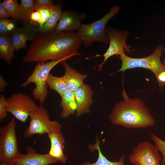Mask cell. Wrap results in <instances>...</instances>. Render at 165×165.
Masks as SVG:
<instances>
[{"label": "cell", "mask_w": 165, "mask_h": 165, "mask_svg": "<svg viewBox=\"0 0 165 165\" xmlns=\"http://www.w3.org/2000/svg\"><path fill=\"white\" fill-rule=\"evenodd\" d=\"M14 47L10 35H0V58L11 64L14 57Z\"/></svg>", "instance_id": "cell-19"}, {"label": "cell", "mask_w": 165, "mask_h": 165, "mask_svg": "<svg viewBox=\"0 0 165 165\" xmlns=\"http://www.w3.org/2000/svg\"><path fill=\"white\" fill-rule=\"evenodd\" d=\"M81 54L78 52L75 53L59 60L51 61L42 64L38 63L35 66L31 74L19 87H25L31 83H34L35 87L32 90V95L35 99L38 100L40 105H42L48 95L46 80L51 70L59 63Z\"/></svg>", "instance_id": "cell-3"}, {"label": "cell", "mask_w": 165, "mask_h": 165, "mask_svg": "<svg viewBox=\"0 0 165 165\" xmlns=\"http://www.w3.org/2000/svg\"><path fill=\"white\" fill-rule=\"evenodd\" d=\"M62 126L57 121H53L49 128L47 134L50 142L48 153L63 164L68 160L64 152L65 138L61 132Z\"/></svg>", "instance_id": "cell-11"}, {"label": "cell", "mask_w": 165, "mask_h": 165, "mask_svg": "<svg viewBox=\"0 0 165 165\" xmlns=\"http://www.w3.org/2000/svg\"><path fill=\"white\" fill-rule=\"evenodd\" d=\"M46 83L50 89L56 91L61 97L69 90L64 76L57 77L50 73Z\"/></svg>", "instance_id": "cell-21"}, {"label": "cell", "mask_w": 165, "mask_h": 165, "mask_svg": "<svg viewBox=\"0 0 165 165\" xmlns=\"http://www.w3.org/2000/svg\"><path fill=\"white\" fill-rule=\"evenodd\" d=\"M61 97L60 106L62 109L61 115L62 118H65L76 112L77 105L75 91L69 90Z\"/></svg>", "instance_id": "cell-18"}, {"label": "cell", "mask_w": 165, "mask_h": 165, "mask_svg": "<svg viewBox=\"0 0 165 165\" xmlns=\"http://www.w3.org/2000/svg\"><path fill=\"white\" fill-rule=\"evenodd\" d=\"M82 44L74 31L39 32L30 45L22 62L42 64L57 61L77 52Z\"/></svg>", "instance_id": "cell-1"}, {"label": "cell", "mask_w": 165, "mask_h": 165, "mask_svg": "<svg viewBox=\"0 0 165 165\" xmlns=\"http://www.w3.org/2000/svg\"><path fill=\"white\" fill-rule=\"evenodd\" d=\"M163 48L159 45L150 55L141 58H134L127 56L125 54L119 58L122 61V66L118 72H124L126 70L136 68H141L149 69L155 76L165 66L161 62L160 57Z\"/></svg>", "instance_id": "cell-6"}, {"label": "cell", "mask_w": 165, "mask_h": 165, "mask_svg": "<svg viewBox=\"0 0 165 165\" xmlns=\"http://www.w3.org/2000/svg\"><path fill=\"white\" fill-rule=\"evenodd\" d=\"M39 32L38 27L30 23H24L23 26L18 28L11 36L15 51L26 48L27 41H33Z\"/></svg>", "instance_id": "cell-12"}, {"label": "cell", "mask_w": 165, "mask_h": 165, "mask_svg": "<svg viewBox=\"0 0 165 165\" xmlns=\"http://www.w3.org/2000/svg\"><path fill=\"white\" fill-rule=\"evenodd\" d=\"M120 9L119 6H114L108 13L100 20L90 24H82L77 33L82 44L86 47L95 42L108 44L109 41L106 31V24L119 13Z\"/></svg>", "instance_id": "cell-4"}, {"label": "cell", "mask_w": 165, "mask_h": 165, "mask_svg": "<svg viewBox=\"0 0 165 165\" xmlns=\"http://www.w3.org/2000/svg\"><path fill=\"white\" fill-rule=\"evenodd\" d=\"M106 33L109 41V45L106 52L102 55L104 57L103 61L98 66L100 71L106 61L114 55L121 56L124 55V50L128 53L130 52V50L126 43L129 33L127 30L120 31L112 28H106Z\"/></svg>", "instance_id": "cell-9"}, {"label": "cell", "mask_w": 165, "mask_h": 165, "mask_svg": "<svg viewBox=\"0 0 165 165\" xmlns=\"http://www.w3.org/2000/svg\"><path fill=\"white\" fill-rule=\"evenodd\" d=\"M29 126L24 131V137L31 138L36 134H47L52 121L47 110L40 105L30 114Z\"/></svg>", "instance_id": "cell-10"}, {"label": "cell", "mask_w": 165, "mask_h": 165, "mask_svg": "<svg viewBox=\"0 0 165 165\" xmlns=\"http://www.w3.org/2000/svg\"><path fill=\"white\" fill-rule=\"evenodd\" d=\"M11 17L15 20H22L20 6L17 0H4L2 2Z\"/></svg>", "instance_id": "cell-23"}, {"label": "cell", "mask_w": 165, "mask_h": 165, "mask_svg": "<svg viewBox=\"0 0 165 165\" xmlns=\"http://www.w3.org/2000/svg\"><path fill=\"white\" fill-rule=\"evenodd\" d=\"M41 14L38 10H35L31 14L30 20L31 24L32 23H37L38 24L41 20Z\"/></svg>", "instance_id": "cell-29"}, {"label": "cell", "mask_w": 165, "mask_h": 165, "mask_svg": "<svg viewBox=\"0 0 165 165\" xmlns=\"http://www.w3.org/2000/svg\"><path fill=\"white\" fill-rule=\"evenodd\" d=\"M62 13L60 6L54 5L51 10L49 19L42 28L39 30V32H50L55 31Z\"/></svg>", "instance_id": "cell-20"}, {"label": "cell", "mask_w": 165, "mask_h": 165, "mask_svg": "<svg viewBox=\"0 0 165 165\" xmlns=\"http://www.w3.org/2000/svg\"><path fill=\"white\" fill-rule=\"evenodd\" d=\"M122 96L123 100L116 104L109 116L112 123L130 129L147 128L154 125L155 120L142 100L129 98L124 90Z\"/></svg>", "instance_id": "cell-2"}, {"label": "cell", "mask_w": 165, "mask_h": 165, "mask_svg": "<svg viewBox=\"0 0 165 165\" xmlns=\"http://www.w3.org/2000/svg\"><path fill=\"white\" fill-rule=\"evenodd\" d=\"M8 85L7 82L5 79L4 77L0 75V92H3Z\"/></svg>", "instance_id": "cell-32"}, {"label": "cell", "mask_w": 165, "mask_h": 165, "mask_svg": "<svg viewBox=\"0 0 165 165\" xmlns=\"http://www.w3.org/2000/svg\"><path fill=\"white\" fill-rule=\"evenodd\" d=\"M17 28L14 19L0 20V35H11Z\"/></svg>", "instance_id": "cell-24"}, {"label": "cell", "mask_w": 165, "mask_h": 165, "mask_svg": "<svg viewBox=\"0 0 165 165\" xmlns=\"http://www.w3.org/2000/svg\"><path fill=\"white\" fill-rule=\"evenodd\" d=\"M0 165H20L18 163H16L14 164H0Z\"/></svg>", "instance_id": "cell-33"}, {"label": "cell", "mask_w": 165, "mask_h": 165, "mask_svg": "<svg viewBox=\"0 0 165 165\" xmlns=\"http://www.w3.org/2000/svg\"><path fill=\"white\" fill-rule=\"evenodd\" d=\"M86 16V13H77L68 10L63 12L55 31L57 32L78 31L82 24L81 21Z\"/></svg>", "instance_id": "cell-14"}, {"label": "cell", "mask_w": 165, "mask_h": 165, "mask_svg": "<svg viewBox=\"0 0 165 165\" xmlns=\"http://www.w3.org/2000/svg\"><path fill=\"white\" fill-rule=\"evenodd\" d=\"M54 5L51 0H36L35 1V10L40 8L52 9Z\"/></svg>", "instance_id": "cell-28"}, {"label": "cell", "mask_w": 165, "mask_h": 165, "mask_svg": "<svg viewBox=\"0 0 165 165\" xmlns=\"http://www.w3.org/2000/svg\"><path fill=\"white\" fill-rule=\"evenodd\" d=\"M164 51H165V49H164ZM162 63L165 66V58L164 60L162 62Z\"/></svg>", "instance_id": "cell-34"}, {"label": "cell", "mask_w": 165, "mask_h": 165, "mask_svg": "<svg viewBox=\"0 0 165 165\" xmlns=\"http://www.w3.org/2000/svg\"><path fill=\"white\" fill-rule=\"evenodd\" d=\"M14 117L0 128V164H13L22 154L19 150Z\"/></svg>", "instance_id": "cell-5"}, {"label": "cell", "mask_w": 165, "mask_h": 165, "mask_svg": "<svg viewBox=\"0 0 165 165\" xmlns=\"http://www.w3.org/2000/svg\"><path fill=\"white\" fill-rule=\"evenodd\" d=\"M150 134L151 140L154 142V145L162 155V159L161 163L162 165H165V141H163L158 137L151 132Z\"/></svg>", "instance_id": "cell-25"}, {"label": "cell", "mask_w": 165, "mask_h": 165, "mask_svg": "<svg viewBox=\"0 0 165 165\" xmlns=\"http://www.w3.org/2000/svg\"><path fill=\"white\" fill-rule=\"evenodd\" d=\"M19 6L24 23H30V15L35 11V1L21 0Z\"/></svg>", "instance_id": "cell-22"}, {"label": "cell", "mask_w": 165, "mask_h": 165, "mask_svg": "<svg viewBox=\"0 0 165 165\" xmlns=\"http://www.w3.org/2000/svg\"><path fill=\"white\" fill-rule=\"evenodd\" d=\"M63 62L65 70L64 76L68 89L75 91L84 84L83 81L87 76L71 68L66 62Z\"/></svg>", "instance_id": "cell-16"}, {"label": "cell", "mask_w": 165, "mask_h": 165, "mask_svg": "<svg viewBox=\"0 0 165 165\" xmlns=\"http://www.w3.org/2000/svg\"><path fill=\"white\" fill-rule=\"evenodd\" d=\"M89 150L93 152L97 150L98 157L96 161L94 163H91L88 161L82 163L80 165H126L124 163L125 156H121L118 161H112L109 160L102 153L100 147V141L98 140V137L96 136L95 143L93 145H88Z\"/></svg>", "instance_id": "cell-17"}, {"label": "cell", "mask_w": 165, "mask_h": 165, "mask_svg": "<svg viewBox=\"0 0 165 165\" xmlns=\"http://www.w3.org/2000/svg\"><path fill=\"white\" fill-rule=\"evenodd\" d=\"M10 15L7 9L0 2V19H7L10 17Z\"/></svg>", "instance_id": "cell-31"}, {"label": "cell", "mask_w": 165, "mask_h": 165, "mask_svg": "<svg viewBox=\"0 0 165 165\" xmlns=\"http://www.w3.org/2000/svg\"><path fill=\"white\" fill-rule=\"evenodd\" d=\"M27 154H22L16 161L20 165H49L56 163L57 160L48 153L42 154L37 153L31 146L25 148Z\"/></svg>", "instance_id": "cell-13"}, {"label": "cell", "mask_w": 165, "mask_h": 165, "mask_svg": "<svg viewBox=\"0 0 165 165\" xmlns=\"http://www.w3.org/2000/svg\"><path fill=\"white\" fill-rule=\"evenodd\" d=\"M6 101L8 112L24 123L26 122L31 113L39 107L32 99L21 93L12 94Z\"/></svg>", "instance_id": "cell-7"}, {"label": "cell", "mask_w": 165, "mask_h": 165, "mask_svg": "<svg viewBox=\"0 0 165 165\" xmlns=\"http://www.w3.org/2000/svg\"><path fill=\"white\" fill-rule=\"evenodd\" d=\"M133 165H162V158L155 145L148 141L139 142L129 156Z\"/></svg>", "instance_id": "cell-8"}, {"label": "cell", "mask_w": 165, "mask_h": 165, "mask_svg": "<svg viewBox=\"0 0 165 165\" xmlns=\"http://www.w3.org/2000/svg\"><path fill=\"white\" fill-rule=\"evenodd\" d=\"M77 105L76 115L77 116L90 112L93 103V91L88 85L84 84L75 91Z\"/></svg>", "instance_id": "cell-15"}, {"label": "cell", "mask_w": 165, "mask_h": 165, "mask_svg": "<svg viewBox=\"0 0 165 165\" xmlns=\"http://www.w3.org/2000/svg\"><path fill=\"white\" fill-rule=\"evenodd\" d=\"M7 103L4 95H0V122L2 123L7 117Z\"/></svg>", "instance_id": "cell-26"}, {"label": "cell", "mask_w": 165, "mask_h": 165, "mask_svg": "<svg viewBox=\"0 0 165 165\" xmlns=\"http://www.w3.org/2000/svg\"><path fill=\"white\" fill-rule=\"evenodd\" d=\"M158 83L160 87L165 84V68L156 76Z\"/></svg>", "instance_id": "cell-30"}, {"label": "cell", "mask_w": 165, "mask_h": 165, "mask_svg": "<svg viewBox=\"0 0 165 165\" xmlns=\"http://www.w3.org/2000/svg\"><path fill=\"white\" fill-rule=\"evenodd\" d=\"M52 8H40L36 9L38 10L40 12L41 16V20L38 27L39 31L42 28L49 19L50 15L51 10Z\"/></svg>", "instance_id": "cell-27"}]
</instances>
